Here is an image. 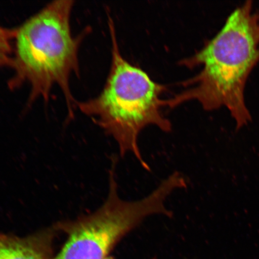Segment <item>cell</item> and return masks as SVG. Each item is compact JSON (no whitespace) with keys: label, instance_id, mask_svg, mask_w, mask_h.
Listing matches in <instances>:
<instances>
[{"label":"cell","instance_id":"obj_1","mask_svg":"<svg viewBox=\"0 0 259 259\" xmlns=\"http://www.w3.org/2000/svg\"><path fill=\"white\" fill-rule=\"evenodd\" d=\"M259 63V12L252 2L239 6L228 16L214 37L196 53L180 61L202 70L183 82L184 89L164 106L174 108L186 102H198L206 111L228 110L237 129L251 121L245 101L249 76Z\"/></svg>","mask_w":259,"mask_h":259},{"label":"cell","instance_id":"obj_2","mask_svg":"<svg viewBox=\"0 0 259 259\" xmlns=\"http://www.w3.org/2000/svg\"><path fill=\"white\" fill-rule=\"evenodd\" d=\"M74 6L72 0L50 3L18 28H16L11 68L8 81L12 90L28 84V103L38 99L48 102L53 87L58 85L73 115L76 102L70 88V78L79 73V50L88 29L76 36L70 27Z\"/></svg>","mask_w":259,"mask_h":259},{"label":"cell","instance_id":"obj_3","mask_svg":"<svg viewBox=\"0 0 259 259\" xmlns=\"http://www.w3.org/2000/svg\"><path fill=\"white\" fill-rule=\"evenodd\" d=\"M108 25L112 61L105 85L98 96L76 102V106L115 139L122 156L134 154L142 167L150 170L139 148L138 137L142 130L151 125L164 132L171 131V122L161 110L164 100L161 95L166 87L155 82L145 71L125 59L110 16Z\"/></svg>","mask_w":259,"mask_h":259},{"label":"cell","instance_id":"obj_4","mask_svg":"<svg viewBox=\"0 0 259 259\" xmlns=\"http://www.w3.org/2000/svg\"><path fill=\"white\" fill-rule=\"evenodd\" d=\"M139 225L134 207L117 196L110 195L95 212L58 224L67 233V239L54 259H105L114 246Z\"/></svg>","mask_w":259,"mask_h":259},{"label":"cell","instance_id":"obj_5","mask_svg":"<svg viewBox=\"0 0 259 259\" xmlns=\"http://www.w3.org/2000/svg\"><path fill=\"white\" fill-rule=\"evenodd\" d=\"M54 231L49 229L24 238L0 234V259H51Z\"/></svg>","mask_w":259,"mask_h":259},{"label":"cell","instance_id":"obj_6","mask_svg":"<svg viewBox=\"0 0 259 259\" xmlns=\"http://www.w3.org/2000/svg\"><path fill=\"white\" fill-rule=\"evenodd\" d=\"M16 28L0 26V67H11Z\"/></svg>","mask_w":259,"mask_h":259},{"label":"cell","instance_id":"obj_7","mask_svg":"<svg viewBox=\"0 0 259 259\" xmlns=\"http://www.w3.org/2000/svg\"><path fill=\"white\" fill-rule=\"evenodd\" d=\"M105 259H113V258L111 257H107Z\"/></svg>","mask_w":259,"mask_h":259}]
</instances>
